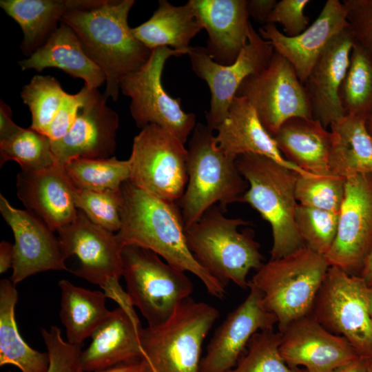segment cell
<instances>
[{"mask_svg": "<svg viewBox=\"0 0 372 372\" xmlns=\"http://www.w3.org/2000/svg\"><path fill=\"white\" fill-rule=\"evenodd\" d=\"M121 226L116 234L121 248L135 245L149 249L169 265L196 276L212 296L225 297V285L196 260L187 243L177 203L157 197L129 180L121 187Z\"/></svg>", "mask_w": 372, "mask_h": 372, "instance_id": "obj_1", "label": "cell"}, {"mask_svg": "<svg viewBox=\"0 0 372 372\" xmlns=\"http://www.w3.org/2000/svg\"><path fill=\"white\" fill-rule=\"evenodd\" d=\"M134 0H107L103 4L66 12L61 22L78 37L85 54L105 73V99L116 101L121 80L143 67L152 51L133 34L127 22Z\"/></svg>", "mask_w": 372, "mask_h": 372, "instance_id": "obj_2", "label": "cell"}, {"mask_svg": "<svg viewBox=\"0 0 372 372\" xmlns=\"http://www.w3.org/2000/svg\"><path fill=\"white\" fill-rule=\"evenodd\" d=\"M236 163L249 185L242 202L255 209L271 225V259L282 258L305 247L295 222L298 204L296 183L300 174L257 154L240 155Z\"/></svg>", "mask_w": 372, "mask_h": 372, "instance_id": "obj_3", "label": "cell"}, {"mask_svg": "<svg viewBox=\"0 0 372 372\" xmlns=\"http://www.w3.org/2000/svg\"><path fill=\"white\" fill-rule=\"evenodd\" d=\"M187 151L188 181L177 202L185 229L216 203L225 209L242 202L249 187L237 167L236 158L218 148L214 130L207 125L196 124Z\"/></svg>", "mask_w": 372, "mask_h": 372, "instance_id": "obj_4", "label": "cell"}, {"mask_svg": "<svg viewBox=\"0 0 372 372\" xmlns=\"http://www.w3.org/2000/svg\"><path fill=\"white\" fill-rule=\"evenodd\" d=\"M223 212L214 205L186 228L187 245L198 263L223 285L232 282L242 289L249 288V272L264 264L260 245L251 231H238L247 221L228 218Z\"/></svg>", "mask_w": 372, "mask_h": 372, "instance_id": "obj_5", "label": "cell"}, {"mask_svg": "<svg viewBox=\"0 0 372 372\" xmlns=\"http://www.w3.org/2000/svg\"><path fill=\"white\" fill-rule=\"evenodd\" d=\"M329 267L324 256L304 247L271 259L257 270L250 283L260 291L265 308L276 318L280 333L311 314Z\"/></svg>", "mask_w": 372, "mask_h": 372, "instance_id": "obj_6", "label": "cell"}, {"mask_svg": "<svg viewBox=\"0 0 372 372\" xmlns=\"http://www.w3.org/2000/svg\"><path fill=\"white\" fill-rule=\"evenodd\" d=\"M219 316L207 303L185 299L164 322L142 328L144 358L154 372H198L203 342Z\"/></svg>", "mask_w": 372, "mask_h": 372, "instance_id": "obj_7", "label": "cell"}, {"mask_svg": "<svg viewBox=\"0 0 372 372\" xmlns=\"http://www.w3.org/2000/svg\"><path fill=\"white\" fill-rule=\"evenodd\" d=\"M121 256L127 293L147 326L164 322L192 293L193 283L185 272L152 251L128 245L122 248Z\"/></svg>", "mask_w": 372, "mask_h": 372, "instance_id": "obj_8", "label": "cell"}, {"mask_svg": "<svg viewBox=\"0 0 372 372\" xmlns=\"http://www.w3.org/2000/svg\"><path fill=\"white\" fill-rule=\"evenodd\" d=\"M57 232L65 258L76 256L80 261L71 272L97 285L119 307L136 315L129 295L119 282L123 274L122 248L116 234L92 223L79 209L74 221Z\"/></svg>", "mask_w": 372, "mask_h": 372, "instance_id": "obj_9", "label": "cell"}, {"mask_svg": "<svg viewBox=\"0 0 372 372\" xmlns=\"http://www.w3.org/2000/svg\"><path fill=\"white\" fill-rule=\"evenodd\" d=\"M369 288L360 276L329 267L311 315L327 330L346 339L360 358L372 360Z\"/></svg>", "mask_w": 372, "mask_h": 372, "instance_id": "obj_10", "label": "cell"}, {"mask_svg": "<svg viewBox=\"0 0 372 372\" xmlns=\"http://www.w3.org/2000/svg\"><path fill=\"white\" fill-rule=\"evenodd\" d=\"M183 54L187 53L167 47L152 50L143 67L121 80L120 90L131 99L130 111L138 127L157 125L185 144L197 124L196 115L184 112L180 99L168 94L161 81L166 61Z\"/></svg>", "mask_w": 372, "mask_h": 372, "instance_id": "obj_11", "label": "cell"}, {"mask_svg": "<svg viewBox=\"0 0 372 372\" xmlns=\"http://www.w3.org/2000/svg\"><path fill=\"white\" fill-rule=\"evenodd\" d=\"M187 149L176 136L149 124L134 137L128 158L130 181L162 199L177 203L187 181Z\"/></svg>", "mask_w": 372, "mask_h": 372, "instance_id": "obj_12", "label": "cell"}, {"mask_svg": "<svg viewBox=\"0 0 372 372\" xmlns=\"http://www.w3.org/2000/svg\"><path fill=\"white\" fill-rule=\"evenodd\" d=\"M236 96L249 101L272 137L291 118H313L303 83L291 64L275 50L268 65L246 78Z\"/></svg>", "mask_w": 372, "mask_h": 372, "instance_id": "obj_13", "label": "cell"}, {"mask_svg": "<svg viewBox=\"0 0 372 372\" xmlns=\"http://www.w3.org/2000/svg\"><path fill=\"white\" fill-rule=\"evenodd\" d=\"M274 49L250 24L248 41L231 64L220 65L207 53L205 47H190L187 52L192 70L204 80L211 93L207 125L214 131L226 118L230 104L243 81L259 73L269 64Z\"/></svg>", "mask_w": 372, "mask_h": 372, "instance_id": "obj_14", "label": "cell"}, {"mask_svg": "<svg viewBox=\"0 0 372 372\" xmlns=\"http://www.w3.org/2000/svg\"><path fill=\"white\" fill-rule=\"evenodd\" d=\"M372 247V174L346 178L334 241L324 256L330 267L355 275Z\"/></svg>", "mask_w": 372, "mask_h": 372, "instance_id": "obj_15", "label": "cell"}, {"mask_svg": "<svg viewBox=\"0 0 372 372\" xmlns=\"http://www.w3.org/2000/svg\"><path fill=\"white\" fill-rule=\"evenodd\" d=\"M0 211L14 238L10 277L14 285L40 272L68 271L59 238L40 218L12 207L2 194Z\"/></svg>", "mask_w": 372, "mask_h": 372, "instance_id": "obj_16", "label": "cell"}, {"mask_svg": "<svg viewBox=\"0 0 372 372\" xmlns=\"http://www.w3.org/2000/svg\"><path fill=\"white\" fill-rule=\"evenodd\" d=\"M249 288L245 300L227 315L214 332L198 372H229L237 364L251 337L258 331L273 329L277 323L275 316L265 308L260 291L250 282Z\"/></svg>", "mask_w": 372, "mask_h": 372, "instance_id": "obj_17", "label": "cell"}, {"mask_svg": "<svg viewBox=\"0 0 372 372\" xmlns=\"http://www.w3.org/2000/svg\"><path fill=\"white\" fill-rule=\"evenodd\" d=\"M106 101L97 89L90 90L70 130L52 141L57 164L65 165L78 158H107L114 153L119 117Z\"/></svg>", "mask_w": 372, "mask_h": 372, "instance_id": "obj_18", "label": "cell"}, {"mask_svg": "<svg viewBox=\"0 0 372 372\" xmlns=\"http://www.w3.org/2000/svg\"><path fill=\"white\" fill-rule=\"evenodd\" d=\"M281 335L280 355L293 369L331 372L360 357L346 339L327 330L311 314L290 324Z\"/></svg>", "mask_w": 372, "mask_h": 372, "instance_id": "obj_19", "label": "cell"}, {"mask_svg": "<svg viewBox=\"0 0 372 372\" xmlns=\"http://www.w3.org/2000/svg\"><path fill=\"white\" fill-rule=\"evenodd\" d=\"M347 28L342 2L328 0L316 21L296 37H287L275 24L270 23L260 27L258 33L291 64L299 80L304 83L329 43Z\"/></svg>", "mask_w": 372, "mask_h": 372, "instance_id": "obj_20", "label": "cell"}, {"mask_svg": "<svg viewBox=\"0 0 372 372\" xmlns=\"http://www.w3.org/2000/svg\"><path fill=\"white\" fill-rule=\"evenodd\" d=\"M17 195L26 209L40 218L53 231L74 221L79 209L74 203L76 187L63 165L23 172L17 178Z\"/></svg>", "mask_w": 372, "mask_h": 372, "instance_id": "obj_21", "label": "cell"}, {"mask_svg": "<svg viewBox=\"0 0 372 372\" xmlns=\"http://www.w3.org/2000/svg\"><path fill=\"white\" fill-rule=\"evenodd\" d=\"M354 43L349 28L342 31L327 45L303 83L313 118L325 128L344 116L338 92Z\"/></svg>", "mask_w": 372, "mask_h": 372, "instance_id": "obj_22", "label": "cell"}, {"mask_svg": "<svg viewBox=\"0 0 372 372\" xmlns=\"http://www.w3.org/2000/svg\"><path fill=\"white\" fill-rule=\"evenodd\" d=\"M208 34V55L220 65L235 62L248 41L247 0H189Z\"/></svg>", "mask_w": 372, "mask_h": 372, "instance_id": "obj_23", "label": "cell"}, {"mask_svg": "<svg viewBox=\"0 0 372 372\" xmlns=\"http://www.w3.org/2000/svg\"><path fill=\"white\" fill-rule=\"evenodd\" d=\"M216 131L214 139L216 145L230 156L237 158L246 154L264 156L302 176L313 175L285 158L273 138L262 125L254 108L245 97L236 96L234 98L226 118Z\"/></svg>", "mask_w": 372, "mask_h": 372, "instance_id": "obj_24", "label": "cell"}, {"mask_svg": "<svg viewBox=\"0 0 372 372\" xmlns=\"http://www.w3.org/2000/svg\"><path fill=\"white\" fill-rule=\"evenodd\" d=\"M142 328L137 315L119 307L111 311L91 335L88 347L81 352L83 371L102 370L144 359L140 341Z\"/></svg>", "mask_w": 372, "mask_h": 372, "instance_id": "obj_25", "label": "cell"}, {"mask_svg": "<svg viewBox=\"0 0 372 372\" xmlns=\"http://www.w3.org/2000/svg\"><path fill=\"white\" fill-rule=\"evenodd\" d=\"M19 65L22 70L37 72L56 68L74 78L82 79L90 89H97L106 81L105 73L85 54L73 30L61 22L48 41L31 56L19 61Z\"/></svg>", "mask_w": 372, "mask_h": 372, "instance_id": "obj_26", "label": "cell"}, {"mask_svg": "<svg viewBox=\"0 0 372 372\" xmlns=\"http://www.w3.org/2000/svg\"><path fill=\"white\" fill-rule=\"evenodd\" d=\"M107 0H1L0 6L21 27V50L29 57L42 46L58 28L68 12L92 8Z\"/></svg>", "mask_w": 372, "mask_h": 372, "instance_id": "obj_27", "label": "cell"}, {"mask_svg": "<svg viewBox=\"0 0 372 372\" xmlns=\"http://www.w3.org/2000/svg\"><path fill=\"white\" fill-rule=\"evenodd\" d=\"M273 138L282 156L291 164L313 175L331 174V132L319 121L291 118Z\"/></svg>", "mask_w": 372, "mask_h": 372, "instance_id": "obj_28", "label": "cell"}, {"mask_svg": "<svg viewBox=\"0 0 372 372\" xmlns=\"http://www.w3.org/2000/svg\"><path fill=\"white\" fill-rule=\"evenodd\" d=\"M203 29L189 1L183 6H174L160 0L158 6L145 22L132 28L134 36L152 50L160 47L189 50L192 39Z\"/></svg>", "mask_w": 372, "mask_h": 372, "instance_id": "obj_29", "label": "cell"}, {"mask_svg": "<svg viewBox=\"0 0 372 372\" xmlns=\"http://www.w3.org/2000/svg\"><path fill=\"white\" fill-rule=\"evenodd\" d=\"M366 119L346 115L330 125L329 167L331 174L344 178L372 174V137Z\"/></svg>", "mask_w": 372, "mask_h": 372, "instance_id": "obj_30", "label": "cell"}, {"mask_svg": "<svg viewBox=\"0 0 372 372\" xmlns=\"http://www.w3.org/2000/svg\"><path fill=\"white\" fill-rule=\"evenodd\" d=\"M61 290L59 316L65 328L67 341L82 344L105 321L110 311L103 291L74 285L66 279L58 283Z\"/></svg>", "mask_w": 372, "mask_h": 372, "instance_id": "obj_31", "label": "cell"}, {"mask_svg": "<svg viewBox=\"0 0 372 372\" xmlns=\"http://www.w3.org/2000/svg\"><path fill=\"white\" fill-rule=\"evenodd\" d=\"M18 292L10 280L0 281V366L11 364L21 372H47L49 354L30 347L21 338L15 320Z\"/></svg>", "mask_w": 372, "mask_h": 372, "instance_id": "obj_32", "label": "cell"}, {"mask_svg": "<svg viewBox=\"0 0 372 372\" xmlns=\"http://www.w3.org/2000/svg\"><path fill=\"white\" fill-rule=\"evenodd\" d=\"M338 98L344 116L366 119L372 112V59L355 43L339 89Z\"/></svg>", "mask_w": 372, "mask_h": 372, "instance_id": "obj_33", "label": "cell"}, {"mask_svg": "<svg viewBox=\"0 0 372 372\" xmlns=\"http://www.w3.org/2000/svg\"><path fill=\"white\" fill-rule=\"evenodd\" d=\"M74 186L91 191H118L122 184L130 180L131 166L129 159L78 158L63 165Z\"/></svg>", "mask_w": 372, "mask_h": 372, "instance_id": "obj_34", "label": "cell"}, {"mask_svg": "<svg viewBox=\"0 0 372 372\" xmlns=\"http://www.w3.org/2000/svg\"><path fill=\"white\" fill-rule=\"evenodd\" d=\"M8 161L18 163L23 172H35L57 164L50 138L30 127H21L0 140L1 167Z\"/></svg>", "mask_w": 372, "mask_h": 372, "instance_id": "obj_35", "label": "cell"}, {"mask_svg": "<svg viewBox=\"0 0 372 372\" xmlns=\"http://www.w3.org/2000/svg\"><path fill=\"white\" fill-rule=\"evenodd\" d=\"M67 93L51 76L36 75L25 85L21 98L32 114L30 128L45 134Z\"/></svg>", "mask_w": 372, "mask_h": 372, "instance_id": "obj_36", "label": "cell"}, {"mask_svg": "<svg viewBox=\"0 0 372 372\" xmlns=\"http://www.w3.org/2000/svg\"><path fill=\"white\" fill-rule=\"evenodd\" d=\"M281 333L273 329L256 333L247 351L229 372H299L290 367L280 355Z\"/></svg>", "mask_w": 372, "mask_h": 372, "instance_id": "obj_37", "label": "cell"}, {"mask_svg": "<svg viewBox=\"0 0 372 372\" xmlns=\"http://www.w3.org/2000/svg\"><path fill=\"white\" fill-rule=\"evenodd\" d=\"M346 178L327 175H299L296 183L298 204L339 214L345 194Z\"/></svg>", "mask_w": 372, "mask_h": 372, "instance_id": "obj_38", "label": "cell"}, {"mask_svg": "<svg viewBox=\"0 0 372 372\" xmlns=\"http://www.w3.org/2000/svg\"><path fill=\"white\" fill-rule=\"evenodd\" d=\"M339 214L298 204L295 222L305 247L325 256L336 236Z\"/></svg>", "mask_w": 372, "mask_h": 372, "instance_id": "obj_39", "label": "cell"}, {"mask_svg": "<svg viewBox=\"0 0 372 372\" xmlns=\"http://www.w3.org/2000/svg\"><path fill=\"white\" fill-rule=\"evenodd\" d=\"M122 202L118 191H91L75 189L74 203L94 224L111 231L118 232L121 226L120 208Z\"/></svg>", "mask_w": 372, "mask_h": 372, "instance_id": "obj_40", "label": "cell"}, {"mask_svg": "<svg viewBox=\"0 0 372 372\" xmlns=\"http://www.w3.org/2000/svg\"><path fill=\"white\" fill-rule=\"evenodd\" d=\"M41 335L50 358L47 372H83L81 363L82 344L65 341L61 329L56 326L42 329Z\"/></svg>", "mask_w": 372, "mask_h": 372, "instance_id": "obj_41", "label": "cell"}, {"mask_svg": "<svg viewBox=\"0 0 372 372\" xmlns=\"http://www.w3.org/2000/svg\"><path fill=\"white\" fill-rule=\"evenodd\" d=\"M355 43L372 59V0H343Z\"/></svg>", "mask_w": 372, "mask_h": 372, "instance_id": "obj_42", "label": "cell"}, {"mask_svg": "<svg viewBox=\"0 0 372 372\" xmlns=\"http://www.w3.org/2000/svg\"><path fill=\"white\" fill-rule=\"evenodd\" d=\"M310 2L309 0L277 1L267 23H279L282 25L286 36L296 37L303 32L309 25V18L304 14V10Z\"/></svg>", "mask_w": 372, "mask_h": 372, "instance_id": "obj_43", "label": "cell"}, {"mask_svg": "<svg viewBox=\"0 0 372 372\" xmlns=\"http://www.w3.org/2000/svg\"><path fill=\"white\" fill-rule=\"evenodd\" d=\"M90 90L85 85L75 94L67 93L46 132L45 135L51 141L63 137L70 130L80 108L87 100Z\"/></svg>", "mask_w": 372, "mask_h": 372, "instance_id": "obj_44", "label": "cell"}, {"mask_svg": "<svg viewBox=\"0 0 372 372\" xmlns=\"http://www.w3.org/2000/svg\"><path fill=\"white\" fill-rule=\"evenodd\" d=\"M276 3V0H249L247 3L249 16L258 22L267 23Z\"/></svg>", "mask_w": 372, "mask_h": 372, "instance_id": "obj_45", "label": "cell"}, {"mask_svg": "<svg viewBox=\"0 0 372 372\" xmlns=\"http://www.w3.org/2000/svg\"><path fill=\"white\" fill-rule=\"evenodd\" d=\"M0 106V140L3 139L19 129L12 120V112L10 107L1 101Z\"/></svg>", "mask_w": 372, "mask_h": 372, "instance_id": "obj_46", "label": "cell"}, {"mask_svg": "<svg viewBox=\"0 0 372 372\" xmlns=\"http://www.w3.org/2000/svg\"><path fill=\"white\" fill-rule=\"evenodd\" d=\"M149 365L144 358L141 360L120 364L110 368L90 372H145Z\"/></svg>", "mask_w": 372, "mask_h": 372, "instance_id": "obj_47", "label": "cell"}, {"mask_svg": "<svg viewBox=\"0 0 372 372\" xmlns=\"http://www.w3.org/2000/svg\"><path fill=\"white\" fill-rule=\"evenodd\" d=\"M13 245L2 240L0 243V273H4L8 269L12 267Z\"/></svg>", "mask_w": 372, "mask_h": 372, "instance_id": "obj_48", "label": "cell"}, {"mask_svg": "<svg viewBox=\"0 0 372 372\" xmlns=\"http://www.w3.org/2000/svg\"><path fill=\"white\" fill-rule=\"evenodd\" d=\"M367 360L359 357L347 364L340 366L331 372H366Z\"/></svg>", "mask_w": 372, "mask_h": 372, "instance_id": "obj_49", "label": "cell"}, {"mask_svg": "<svg viewBox=\"0 0 372 372\" xmlns=\"http://www.w3.org/2000/svg\"><path fill=\"white\" fill-rule=\"evenodd\" d=\"M360 273L368 287L372 288V247L363 262Z\"/></svg>", "mask_w": 372, "mask_h": 372, "instance_id": "obj_50", "label": "cell"}, {"mask_svg": "<svg viewBox=\"0 0 372 372\" xmlns=\"http://www.w3.org/2000/svg\"><path fill=\"white\" fill-rule=\"evenodd\" d=\"M365 125L368 132L372 137V112L366 119Z\"/></svg>", "mask_w": 372, "mask_h": 372, "instance_id": "obj_51", "label": "cell"}, {"mask_svg": "<svg viewBox=\"0 0 372 372\" xmlns=\"http://www.w3.org/2000/svg\"><path fill=\"white\" fill-rule=\"evenodd\" d=\"M368 303H369V310L372 318V288H369L368 292Z\"/></svg>", "mask_w": 372, "mask_h": 372, "instance_id": "obj_52", "label": "cell"}, {"mask_svg": "<svg viewBox=\"0 0 372 372\" xmlns=\"http://www.w3.org/2000/svg\"><path fill=\"white\" fill-rule=\"evenodd\" d=\"M366 372H372V360H367Z\"/></svg>", "mask_w": 372, "mask_h": 372, "instance_id": "obj_53", "label": "cell"}, {"mask_svg": "<svg viewBox=\"0 0 372 372\" xmlns=\"http://www.w3.org/2000/svg\"><path fill=\"white\" fill-rule=\"evenodd\" d=\"M145 372H153L150 366H149V368L147 369Z\"/></svg>", "mask_w": 372, "mask_h": 372, "instance_id": "obj_54", "label": "cell"}, {"mask_svg": "<svg viewBox=\"0 0 372 372\" xmlns=\"http://www.w3.org/2000/svg\"><path fill=\"white\" fill-rule=\"evenodd\" d=\"M299 372H307V371H306L304 369H300Z\"/></svg>", "mask_w": 372, "mask_h": 372, "instance_id": "obj_55", "label": "cell"}, {"mask_svg": "<svg viewBox=\"0 0 372 372\" xmlns=\"http://www.w3.org/2000/svg\"><path fill=\"white\" fill-rule=\"evenodd\" d=\"M149 366H150V365H149ZM152 371L154 372L153 370H152Z\"/></svg>", "mask_w": 372, "mask_h": 372, "instance_id": "obj_56", "label": "cell"}]
</instances>
